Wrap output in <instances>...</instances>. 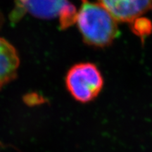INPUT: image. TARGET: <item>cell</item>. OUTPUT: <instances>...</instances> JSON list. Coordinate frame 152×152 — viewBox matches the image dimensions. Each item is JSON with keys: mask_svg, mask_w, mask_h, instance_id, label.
I'll return each instance as SVG.
<instances>
[{"mask_svg": "<svg viewBox=\"0 0 152 152\" xmlns=\"http://www.w3.org/2000/svg\"><path fill=\"white\" fill-rule=\"evenodd\" d=\"M76 23L83 39L91 46L107 47L118 36L117 20L99 3L83 0Z\"/></svg>", "mask_w": 152, "mask_h": 152, "instance_id": "obj_1", "label": "cell"}, {"mask_svg": "<svg viewBox=\"0 0 152 152\" xmlns=\"http://www.w3.org/2000/svg\"><path fill=\"white\" fill-rule=\"evenodd\" d=\"M66 84L75 100L86 103L98 96L103 87L104 80L99 70L94 64L81 63L68 71Z\"/></svg>", "mask_w": 152, "mask_h": 152, "instance_id": "obj_2", "label": "cell"}, {"mask_svg": "<svg viewBox=\"0 0 152 152\" xmlns=\"http://www.w3.org/2000/svg\"><path fill=\"white\" fill-rule=\"evenodd\" d=\"M17 10L45 19L58 18L61 28H66L76 22L77 13L68 0H17Z\"/></svg>", "mask_w": 152, "mask_h": 152, "instance_id": "obj_3", "label": "cell"}, {"mask_svg": "<svg viewBox=\"0 0 152 152\" xmlns=\"http://www.w3.org/2000/svg\"><path fill=\"white\" fill-rule=\"evenodd\" d=\"M117 22L131 23L151 8L152 0H99Z\"/></svg>", "mask_w": 152, "mask_h": 152, "instance_id": "obj_4", "label": "cell"}, {"mask_svg": "<svg viewBox=\"0 0 152 152\" xmlns=\"http://www.w3.org/2000/svg\"><path fill=\"white\" fill-rule=\"evenodd\" d=\"M18 66L16 50L9 42L0 37V89L16 77Z\"/></svg>", "mask_w": 152, "mask_h": 152, "instance_id": "obj_5", "label": "cell"}, {"mask_svg": "<svg viewBox=\"0 0 152 152\" xmlns=\"http://www.w3.org/2000/svg\"><path fill=\"white\" fill-rule=\"evenodd\" d=\"M135 21L133 25V29L134 30V33L140 36H142L144 34H149L151 31V25L150 22H148L147 19L137 18L134 20ZM133 22V21H132Z\"/></svg>", "mask_w": 152, "mask_h": 152, "instance_id": "obj_6", "label": "cell"}]
</instances>
